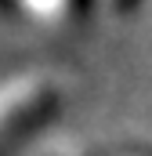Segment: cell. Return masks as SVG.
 Here are the masks:
<instances>
[{
  "label": "cell",
  "instance_id": "3957f363",
  "mask_svg": "<svg viewBox=\"0 0 152 156\" xmlns=\"http://www.w3.org/2000/svg\"><path fill=\"white\" fill-rule=\"evenodd\" d=\"M105 7L116 11V15H130V11L138 7V0H105Z\"/></svg>",
  "mask_w": 152,
  "mask_h": 156
},
{
  "label": "cell",
  "instance_id": "7a4b0ae2",
  "mask_svg": "<svg viewBox=\"0 0 152 156\" xmlns=\"http://www.w3.org/2000/svg\"><path fill=\"white\" fill-rule=\"evenodd\" d=\"M18 4L29 18H36L51 29H73L76 22H83L91 15L94 0H18Z\"/></svg>",
  "mask_w": 152,
  "mask_h": 156
},
{
  "label": "cell",
  "instance_id": "6da1fadb",
  "mask_svg": "<svg viewBox=\"0 0 152 156\" xmlns=\"http://www.w3.org/2000/svg\"><path fill=\"white\" fill-rule=\"evenodd\" d=\"M62 109V87L47 76H22L7 83L4 94V138L15 142L22 134L40 131Z\"/></svg>",
  "mask_w": 152,
  "mask_h": 156
}]
</instances>
